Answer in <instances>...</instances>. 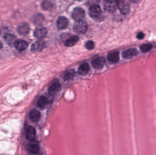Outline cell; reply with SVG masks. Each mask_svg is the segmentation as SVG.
<instances>
[{
    "label": "cell",
    "instance_id": "cell-1",
    "mask_svg": "<svg viewBox=\"0 0 156 155\" xmlns=\"http://www.w3.org/2000/svg\"><path fill=\"white\" fill-rule=\"evenodd\" d=\"M88 29V25L83 20L76 21L73 26L74 32L78 34H83L87 32Z\"/></svg>",
    "mask_w": 156,
    "mask_h": 155
},
{
    "label": "cell",
    "instance_id": "cell-2",
    "mask_svg": "<svg viewBox=\"0 0 156 155\" xmlns=\"http://www.w3.org/2000/svg\"><path fill=\"white\" fill-rule=\"evenodd\" d=\"M115 2L117 8L122 14L126 15L129 12L130 5L127 0H117Z\"/></svg>",
    "mask_w": 156,
    "mask_h": 155
},
{
    "label": "cell",
    "instance_id": "cell-3",
    "mask_svg": "<svg viewBox=\"0 0 156 155\" xmlns=\"http://www.w3.org/2000/svg\"><path fill=\"white\" fill-rule=\"evenodd\" d=\"M89 15L93 19H98L102 15V11L99 5L90 6L89 9Z\"/></svg>",
    "mask_w": 156,
    "mask_h": 155
},
{
    "label": "cell",
    "instance_id": "cell-4",
    "mask_svg": "<svg viewBox=\"0 0 156 155\" xmlns=\"http://www.w3.org/2000/svg\"><path fill=\"white\" fill-rule=\"evenodd\" d=\"M45 47V42L43 40L39 39L32 45L31 50L33 52L39 53L42 52Z\"/></svg>",
    "mask_w": 156,
    "mask_h": 155
},
{
    "label": "cell",
    "instance_id": "cell-5",
    "mask_svg": "<svg viewBox=\"0 0 156 155\" xmlns=\"http://www.w3.org/2000/svg\"><path fill=\"white\" fill-rule=\"evenodd\" d=\"M72 16L76 21L82 20L85 16V12L81 7H76L73 10Z\"/></svg>",
    "mask_w": 156,
    "mask_h": 155
},
{
    "label": "cell",
    "instance_id": "cell-6",
    "mask_svg": "<svg viewBox=\"0 0 156 155\" xmlns=\"http://www.w3.org/2000/svg\"><path fill=\"white\" fill-rule=\"evenodd\" d=\"M106 60L104 57H99L95 58L92 62V66L95 69H100L102 68L105 64Z\"/></svg>",
    "mask_w": 156,
    "mask_h": 155
},
{
    "label": "cell",
    "instance_id": "cell-7",
    "mask_svg": "<svg viewBox=\"0 0 156 155\" xmlns=\"http://www.w3.org/2000/svg\"><path fill=\"white\" fill-rule=\"evenodd\" d=\"M61 89V84L58 82H55L50 86L48 89V93L51 96H55Z\"/></svg>",
    "mask_w": 156,
    "mask_h": 155
},
{
    "label": "cell",
    "instance_id": "cell-8",
    "mask_svg": "<svg viewBox=\"0 0 156 155\" xmlns=\"http://www.w3.org/2000/svg\"><path fill=\"white\" fill-rule=\"evenodd\" d=\"M27 149L28 151L34 154H36L38 153L40 151V147L37 143V142L34 140L30 141V143L27 145Z\"/></svg>",
    "mask_w": 156,
    "mask_h": 155
},
{
    "label": "cell",
    "instance_id": "cell-9",
    "mask_svg": "<svg viewBox=\"0 0 156 155\" xmlns=\"http://www.w3.org/2000/svg\"><path fill=\"white\" fill-rule=\"evenodd\" d=\"M48 33L47 29L44 27H39L37 28L34 32V35L36 38L42 39L46 36Z\"/></svg>",
    "mask_w": 156,
    "mask_h": 155
},
{
    "label": "cell",
    "instance_id": "cell-10",
    "mask_svg": "<svg viewBox=\"0 0 156 155\" xmlns=\"http://www.w3.org/2000/svg\"><path fill=\"white\" fill-rule=\"evenodd\" d=\"M68 20L64 16H60L58 17L57 21V26L59 30L66 29L68 25Z\"/></svg>",
    "mask_w": 156,
    "mask_h": 155
},
{
    "label": "cell",
    "instance_id": "cell-11",
    "mask_svg": "<svg viewBox=\"0 0 156 155\" xmlns=\"http://www.w3.org/2000/svg\"><path fill=\"white\" fill-rule=\"evenodd\" d=\"M15 47L16 50L19 51H24L28 47V43L26 41L22 40H16L15 42Z\"/></svg>",
    "mask_w": 156,
    "mask_h": 155
},
{
    "label": "cell",
    "instance_id": "cell-12",
    "mask_svg": "<svg viewBox=\"0 0 156 155\" xmlns=\"http://www.w3.org/2000/svg\"><path fill=\"white\" fill-rule=\"evenodd\" d=\"M138 54V52L136 49L132 48L124 51L122 53V57L125 59H131Z\"/></svg>",
    "mask_w": 156,
    "mask_h": 155
},
{
    "label": "cell",
    "instance_id": "cell-13",
    "mask_svg": "<svg viewBox=\"0 0 156 155\" xmlns=\"http://www.w3.org/2000/svg\"><path fill=\"white\" fill-rule=\"evenodd\" d=\"M41 114L39 111L36 109H33L29 113V118L32 122L37 123L40 120Z\"/></svg>",
    "mask_w": 156,
    "mask_h": 155
},
{
    "label": "cell",
    "instance_id": "cell-14",
    "mask_svg": "<svg viewBox=\"0 0 156 155\" xmlns=\"http://www.w3.org/2000/svg\"><path fill=\"white\" fill-rule=\"evenodd\" d=\"M108 62L112 63H116L119 60V53L118 52H113L108 54Z\"/></svg>",
    "mask_w": 156,
    "mask_h": 155
},
{
    "label": "cell",
    "instance_id": "cell-15",
    "mask_svg": "<svg viewBox=\"0 0 156 155\" xmlns=\"http://www.w3.org/2000/svg\"><path fill=\"white\" fill-rule=\"evenodd\" d=\"M17 32L20 34L25 35L29 32V27L28 25L26 23H21L17 28Z\"/></svg>",
    "mask_w": 156,
    "mask_h": 155
},
{
    "label": "cell",
    "instance_id": "cell-16",
    "mask_svg": "<svg viewBox=\"0 0 156 155\" xmlns=\"http://www.w3.org/2000/svg\"><path fill=\"white\" fill-rule=\"evenodd\" d=\"M117 5L115 2H105L104 8L105 11L110 12H115L116 10Z\"/></svg>",
    "mask_w": 156,
    "mask_h": 155
},
{
    "label": "cell",
    "instance_id": "cell-17",
    "mask_svg": "<svg viewBox=\"0 0 156 155\" xmlns=\"http://www.w3.org/2000/svg\"><path fill=\"white\" fill-rule=\"evenodd\" d=\"M79 37L77 35L71 36L66 41L65 45L67 47H71L74 46L79 42Z\"/></svg>",
    "mask_w": 156,
    "mask_h": 155
},
{
    "label": "cell",
    "instance_id": "cell-18",
    "mask_svg": "<svg viewBox=\"0 0 156 155\" xmlns=\"http://www.w3.org/2000/svg\"><path fill=\"white\" fill-rule=\"evenodd\" d=\"M48 104V100L46 96H41L39 97L37 102V106L40 109L45 108Z\"/></svg>",
    "mask_w": 156,
    "mask_h": 155
},
{
    "label": "cell",
    "instance_id": "cell-19",
    "mask_svg": "<svg viewBox=\"0 0 156 155\" xmlns=\"http://www.w3.org/2000/svg\"><path fill=\"white\" fill-rule=\"evenodd\" d=\"M26 136L29 141L34 140L36 136L35 129L33 126H29L27 130Z\"/></svg>",
    "mask_w": 156,
    "mask_h": 155
},
{
    "label": "cell",
    "instance_id": "cell-20",
    "mask_svg": "<svg viewBox=\"0 0 156 155\" xmlns=\"http://www.w3.org/2000/svg\"><path fill=\"white\" fill-rule=\"evenodd\" d=\"M90 70V66L86 63L82 64L80 66L78 70L79 73L81 76H85L89 72Z\"/></svg>",
    "mask_w": 156,
    "mask_h": 155
},
{
    "label": "cell",
    "instance_id": "cell-21",
    "mask_svg": "<svg viewBox=\"0 0 156 155\" xmlns=\"http://www.w3.org/2000/svg\"><path fill=\"white\" fill-rule=\"evenodd\" d=\"M32 21L35 24L41 25L44 21V17L43 15L38 14L34 15L32 18Z\"/></svg>",
    "mask_w": 156,
    "mask_h": 155
},
{
    "label": "cell",
    "instance_id": "cell-22",
    "mask_svg": "<svg viewBox=\"0 0 156 155\" xmlns=\"http://www.w3.org/2000/svg\"><path fill=\"white\" fill-rule=\"evenodd\" d=\"M5 40V42L7 43L9 45H12L14 44L15 42L16 41V37L15 36L13 35L8 34L5 35L4 36Z\"/></svg>",
    "mask_w": 156,
    "mask_h": 155
},
{
    "label": "cell",
    "instance_id": "cell-23",
    "mask_svg": "<svg viewBox=\"0 0 156 155\" xmlns=\"http://www.w3.org/2000/svg\"><path fill=\"white\" fill-rule=\"evenodd\" d=\"M76 75V72L74 70H70L68 71L64 76V78L65 80L68 81L74 78Z\"/></svg>",
    "mask_w": 156,
    "mask_h": 155
},
{
    "label": "cell",
    "instance_id": "cell-24",
    "mask_svg": "<svg viewBox=\"0 0 156 155\" xmlns=\"http://www.w3.org/2000/svg\"><path fill=\"white\" fill-rule=\"evenodd\" d=\"M42 7L45 10H49L53 8V4L50 2L44 1L42 3Z\"/></svg>",
    "mask_w": 156,
    "mask_h": 155
},
{
    "label": "cell",
    "instance_id": "cell-25",
    "mask_svg": "<svg viewBox=\"0 0 156 155\" xmlns=\"http://www.w3.org/2000/svg\"><path fill=\"white\" fill-rule=\"evenodd\" d=\"M152 48V45L150 44H144L140 46V50L143 52H147L150 51Z\"/></svg>",
    "mask_w": 156,
    "mask_h": 155
},
{
    "label": "cell",
    "instance_id": "cell-26",
    "mask_svg": "<svg viewBox=\"0 0 156 155\" xmlns=\"http://www.w3.org/2000/svg\"><path fill=\"white\" fill-rule=\"evenodd\" d=\"M85 46L88 50H92L94 48V44L92 41H89L86 42Z\"/></svg>",
    "mask_w": 156,
    "mask_h": 155
},
{
    "label": "cell",
    "instance_id": "cell-27",
    "mask_svg": "<svg viewBox=\"0 0 156 155\" xmlns=\"http://www.w3.org/2000/svg\"><path fill=\"white\" fill-rule=\"evenodd\" d=\"M99 3H100V0H88L87 1V4L90 6V7L92 5H99Z\"/></svg>",
    "mask_w": 156,
    "mask_h": 155
},
{
    "label": "cell",
    "instance_id": "cell-28",
    "mask_svg": "<svg viewBox=\"0 0 156 155\" xmlns=\"http://www.w3.org/2000/svg\"><path fill=\"white\" fill-rule=\"evenodd\" d=\"M144 34L142 32H139L138 33V34L137 35V39H139V40H141V39H143L144 37Z\"/></svg>",
    "mask_w": 156,
    "mask_h": 155
},
{
    "label": "cell",
    "instance_id": "cell-29",
    "mask_svg": "<svg viewBox=\"0 0 156 155\" xmlns=\"http://www.w3.org/2000/svg\"><path fill=\"white\" fill-rule=\"evenodd\" d=\"M104 1H105V2H115V0H104Z\"/></svg>",
    "mask_w": 156,
    "mask_h": 155
},
{
    "label": "cell",
    "instance_id": "cell-30",
    "mask_svg": "<svg viewBox=\"0 0 156 155\" xmlns=\"http://www.w3.org/2000/svg\"><path fill=\"white\" fill-rule=\"evenodd\" d=\"M140 0H131L132 2H138Z\"/></svg>",
    "mask_w": 156,
    "mask_h": 155
},
{
    "label": "cell",
    "instance_id": "cell-31",
    "mask_svg": "<svg viewBox=\"0 0 156 155\" xmlns=\"http://www.w3.org/2000/svg\"><path fill=\"white\" fill-rule=\"evenodd\" d=\"M2 43L0 42V50L2 49Z\"/></svg>",
    "mask_w": 156,
    "mask_h": 155
},
{
    "label": "cell",
    "instance_id": "cell-32",
    "mask_svg": "<svg viewBox=\"0 0 156 155\" xmlns=\"http://www.w3.org/2000/svg\"><path fill=\"white\" fill-rule=\"evenodd\" d=\"M77 1H82V0H77Z\"/></svg>",
    "mask_w": 156,
    "mask_h": 155
},
{
    "label": "cell",
    "instance_id": "cell-33",
    "mask_svg": "<svg viewBox=\"0 0 156 155\" xmlns=\"http://www.w3.org/2000/svg\"><path fill=\"white\" fill-rule=\"evenodd\" d=\"M116 1H117V0H115V2H116Z\"/></svg>",
    "mask_w": 156,
    "mask_h": 155
}]
</instances>
